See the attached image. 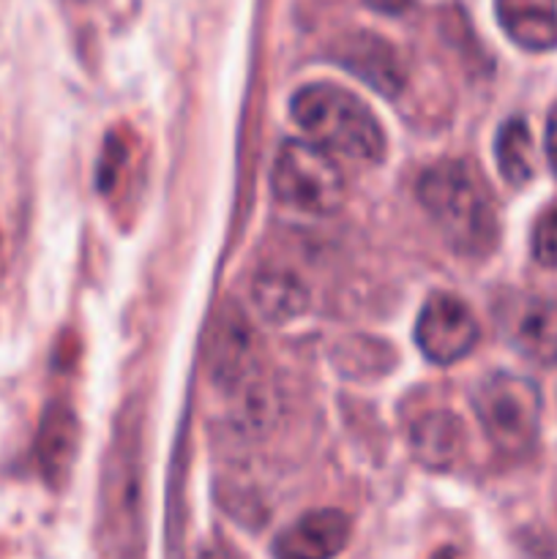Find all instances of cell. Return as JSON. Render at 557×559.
Instances as JSON below:
<instances>
[{"label":"cell","mask_w":557,"mask_h":559,"mask_svg":"<svg viewBox=\"0 0 557 559\" xmlns=\"http://www.w3.org/2000/svg\"><path fill=\"white\" fill-rule=\"evenodd\" d=\"M366 3L377 11H386V14H399V11L407 9L410 0H366Z\"/></svg>","instance_id":"cell-17"},{"label":"cell","mask_w":557,"mask_h":559,"mask_svg":"<svg viewBox=\"0 0 557 559\" xmlns=\"http://www.w3.org/2000/svg\"><path fill=\"white\" fill-rule=\"evenodd\" d=\"M497 22L517 47L549 52L557 47V0H495Z\"/></svg>","instance_id":"cell-9"},{"label":"cell","mask_w":557,"mask_h":559,"mask_svg":"<svg viewBox=\"0 0 557 559\" xmlns=\"http://www.w3.org/2000/svg\"><path fill=\"white\" fill-rule=\"evenodd\" d=\"M197 559H246V557L240 555L238 549H233L229 544H224V540H216V544L205 546Z\"/></svg>","instance_id":"cell-16"},{"label":"cell","mask_w":557,"mask_h":559,"mask_svg":"<svg viewBox=\"0 0 557 559\" xmlns=\"http://www.w3.org/2000/svg\"><path fill=\"white\" fill-rule=\"evenodd\" d=\"M336 60L382 96H396L404 85V66L396 49L375 33H353L336 47Z\"/></svg>","instance_id":"cell-7"},{"label":"cell","mask_w":557,"mask_h":559,"mask_svg":"<svg viewBox=\"0 0 557 559\" xmlns=\"http://www.w3.org/2000/svg\"><path fill=\"white\" fill-rule=\"evenodd\" d=\"M415 459L431 469L451 467L464 448L462 420L451 413H429L410 431Z\"/></svg>","instance_id":"cell-12"},{"label":"cell","mask_w":557,"mask_h":559,"mask_svg":"<svg viewBox=\"0 0 557 559\" xmlns=\"http://www.w3.org/2000/svg\"><path fill=\"white\" fill-rule=\"evenodd\" d=\"M76 442H80V426H76L74 413L66 404H49L44 409L36 437L38 467L49 484H58L66 478L71 462H74Z\"/></svg>","instance_id":"cell-10"},{"label":"cell","mask_w":557,"mask_h":559,"mask_svg":"<svg viewBox=\"0 0 557 559\" xmlns=\"http://www.w3.org/2000/svg\"><path fill=\"white\" fill-rule=\"evenodd\" d=\"M353 524L347 513L336 508L304 513L298 522L289 524L273 544L276 559H333L347 546Z\"/></svg>","instance_id":"cell-6"},{"label":"cell","mask_w":557,"mask_h":559,"mask_svg":"<svg viewBox=\"0 0 557 559\" xmlns=\"http://www.w3.org/2000/svg\"><path fill=\"white\" fill-rule=\"evenodd\" d=\"M418 200L457 254L481 260L500 240L497 207L478 169L462 158L431 164L418 180Z\"/></svg>","instance_id":"cell-1"},{"label":"cell","mask_w":557,"mask_h":559,"mask_svg":"<svg viewBox=\"0 0 557 559\" xmlns=\"http://www.w3.org/2000/svg\"><path fill=\"white\" fill-rule=\"evenodd\" d=\"M546 158H549V167L557 178V104L546 120Z\"/></svg>","instance_id":"cell-15"},{"label":"cell","mask_w":557,"mask_h":559,"mask_svg":"<svg viewBox=\"0 0 557 559\" xmlns=\"http://www.w3.org/2000/svg\"><path fill=\"white\" fill-rule=\"evenodd\" d=\"M289 112L311 142L328 153L355 158V162H380L386 156V134L380 120L355 93L328 82L300 87L289 102Z\"/></svg>","instance_id":"cell-2"},{"label":"cell","mask_w":557,"mask_h":559,"mask_svg":"<svg viewBox=\"0 0 557 559\" xmlns=\"http://www.w3.org/2000/svg\"><path fill=\"white\" fill-rule=\"evenodd\" d=\"M506 325L508 338L524 358L541 366H557V300H519Z\"/></svg>","instance_id":"cell-8"},{"label":"cell","mask_w":557,"mask_h":559,"mask_svg":"<svg viewBox=\"0 0 557 559\" xmlns=\"http://www.w3.org/2000/svg\"><path fill=\"white\" fill-rule=\"evenodd\" d=\"M251 298H254L260 317H265L273 325H284L304 314L309 306V289L295 273L271 267V271L257 273L254 284H251Z\"/></svg>","instance_id":"cell-11"},{"label":"cell","mask_w":557,"mask_h":559,"mask_svg":"<svg viewBox=\"0 0 557 559\" xmlns=\"http://www.w3.org/2000/svg\"><path fill=\"white\" fill-rule=\"evenodd\" d=\"M473 407L486 440L506 456L533 451L541 431V391L530 377L495 371L473 393Z\"/></svg>","instance_id":"cell-3"},{"label":"cell","mask_w":557,"mask_h":559,"mask_svg":"<svg viewBox=\"0 0 557 559\" xmlns=\"http://www.w3.org/2000/svg\"><path fill=\"white\" fill-rule=\"evenodd\" d=\"M273 194L293 211L328 216L344 202V178L333 153L317 142L287 140L276 153L271 173Z\"/></svg>","instance_id":"cell-4"},{"label":"cell","mask_w":557,"mask_h":559,"mask_svg":"<svg viewBox=\"0 0 557 559\" xmlns=\"http://www.w3.org/2000/svg\"><path fill=\"white\" fill-rule=\"evenodd\" d=\"M481 328L475 314L462 298L435 293L420 309L415 322V342L426 360L437 366H451L467 358L475 349Z\"/></svg>","instance_id":"cell-5"},{"label":"cell","mask_w":557,"mask_h":559,"mask_svg":"<svg viewBox=\"0 0 557 559\" xmlns=\"http://www.w3.org/2000/svg\"><path fill=\"white\" fill-rule=\"evenodd\" d=\"M533 257L538 265L557 267V205L541 213V218L533 227Z\"/></svg>","instance_id":"cell-14"},{"label":"cell","mask_w":557,"mask_h":559,"mask_svg":"<svg viewBox=\"0 0 557 559\" xmlns=\"http://www.w3.org/2000/svg\"><path fill=\"white\" fill-rule=\"evenodd\" d=\"M495 158L500 175L506 178V183L511 186H524L533 180L535 175V147H533V134H530V126L524 118H511L502 123L500 134L495 142Z\"/></svg>","instance_id":"cell-13"}]
</instances>
